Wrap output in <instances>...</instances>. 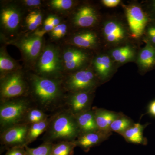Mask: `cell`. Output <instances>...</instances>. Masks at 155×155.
Wrapping results in <instances>:
<instances>
[{"label": "cell", "instance_id": "obj_32", "mask_svg": "<svg viewBox=\"0 0 155 155\" xmlns=\"http://www.w3.org/2000/svg\"><path fill=\"white\" fill-rule=\"evenodd\" d=\"M147 42L155 48V25H150L147 30Z\"/></svg>", "mask_w": 155, "mask_h": 155}, {"label": "cell", "instance_id": "obj_23", "mask_svg": "<svg viewBox=\"0 0 155 155\" xmlns=\"http://www.w3.org/2000/svg\"><path fill=\"white\" fill-rule=\"evenodd\" d=\"M53 114L45 120L29 125L26 139V146H28L35 141L42 134L45 132L51 120Z\"/></svg>", "mask_w": 155, "mask_h": 155}, {"label": "cell", "instance_id": "obj_13", "mask_svg": "<svg viewBox=\"0 0 155 155\" xmlns=\"http://www.w3.org/2000/svg\"><path fill=\"white\" fill-rule=\"evenodd\" d=\"M112 133H106L100 130L81 134L75 140L76 147L85 152H88L91 148L97 146L109 138Z\"/></svg>", "mask_w": 155, "mask_h": 155}, {"label": "cell", "instance_id": "obj_31", "mask_svg": "<svg viewBox=\"0 0 155 155\" xmlns=\"http://www.w3.org/2000/svg\"><path fill=\"white\" fill-rule=\"evenodd\" d=\"M5 155H26L25 147H14L8 150Z\"/></svg>", "mask_w": 155, "mask_h": 155}, {"label": "cell", "instance_id": "obj_5", "mask_svg": "<svg viewBox=\"0 0 155 155\" xmlns=\"http://www.w3.org/2000/svg\"><path fill=\"white\" fill-rule=\"evenodd\" d=\"M62 82L67 93L94 92L101 81L93 69L83 68L64 75Z\"/></svg>", "mask_w": 155, "mask_h": 155}, {"label": "cell", "instance_id": "obj_17", "mask_svg": "<svg viewBox=\"0 0 155 155\" xmlns=\"http://www.w3.org/2000/svg\"><path fill=\"white\" fill-rule=\"evenodd\" d=\"M104 34L107 41L110 43L120 42L125 38V30L119 22L108 21L104 25Z\"/></svg>", "mask_w": 155, "mask_h": 155}, {"label": "cell", "instance_id": "obj_22", "mask_svg": "<svg viewBox=\"0 0 155 155\" xmlns=\"http://www.w3.org/2000/svg\"><path fill=\"white\" fill-rule=\"evenodd\" d=\"M138 63L144 70H148L155 66V48L149 43L147 44L140 53Z\"/></svg>", "mask_w": 155, "mask_h": 155}, {"label": "cell", "instance_id": "obj_6", "mask_svg": "<svg viewBox=\"0 0 155 155\" xmlns=\"http://www.w3.org/2000/svg\"><path fill=\"white\" fill-rule=\"evenodd\" d=\"M28 88L26 72L22 69L1 76L0 101L27 97Z\"/></svg>", "mask_w": 155, "mask_h": 155}, {"label": "cell", "instance_id": "obj_7", "mask_svg": "<svg viewBox=\"0 0 155 155\" xmlns=\"http://www.w3.org/2000/svg\"><path fill=\"white\" fill-rule=\"evenodd\" d=\"M9 43L19 48L25 63L33 66L44 48L43 38L33 33L11 41Z\"/></svg>", "mask_w": 155, "mask_h": 155}, {"label": "cell", "instance_id": "obj_36", "mask_svg": "<svg viewBox=\"0 0 155 155\" xmlns=\"http://www.w3.org/2000/svg\"><path fill=\"white\" fill-rule=\"evenodd\" d=\"M103 5L109 8H114L118 5L120 2V0H103Z\"/></svg>", "mask_w": 155, "mask_h": 155}, {"label": "cell", "instance_id": "obj_38", "mask_svg": "<svg viewBox=\"0 0 155 155\" xmlns=\"http://www.w3.org/2000/svg\"><path fill=\"white\" fill-rule=\"evenodd\" d=\"M148 114L155 118V100L150 103L147 108Z\"/></svg>", "mask_w": 155, "mask_h": 155}, {"label": "cell", "instance_id": "obj_10", "mask_svg": "<svg viewBox=\"0 0 155 155\" xmlns=\"http://www.w3.org/2000/svg\"><path fill=\"white\" fill-rule=\"evenodd\" d=\"M22 11L19 6L8 4L1 8V26L6 33L12 35L19 30L22 19Z\"/></svg>", "mask_w": 155, "mask_h": 155}, {"label": "cell", "instance_id": "obj_25", "mask_svg": "<svg viewBox=\"0 0 155 155\" xmlns=\"http://www.w3.org/2000/svg\"><path fill=\"white\" fill-rule=\"evenodd\" d=\"M134 123L132 119L122 113L112 122L110 127V130L112 133L116 132L121 135Z\"/></svg>", "mask_w": 155, "mask_h": 155}, {"label": "cell", "instance_id": "obj_20", "mask_svg": "<svg viewBox=\"0 0 155 155\" xmlns=\"http://www.w3.org/2000/svg\"><path fill=\"white\" fill-rule=\"evenodd\" d=\"M97 38L91 31H85L76 34L72 37L71 44L83 48H92L96 45Z\"/></svg>", "mask_w": 155, "mask_h": 155}, {"label": "cell", "instance_id": "obj_15", "mask_svg": "<svg viewBox=\"0 0 155 155\" xmlns=\"http://www.w3.org/2000/svg\"><path fill=\"white\" fill-rule=\"evenodd\" d=\"M97 15L94 9L90 6L81 7L72 18V22L75 26L81 28L91 27L97 21Z\"/></svg>", "mask_w": 155, "mask_h": 155}, {"label": "cell", "instance_id": "obj_29", "mask_svg": "<svg viewBox=\"0 0 155 155\" xmlns=\"http://www.w3.org/2000/svg\"><path fill=\"white\" fill-rule=\"evenodd\" d=\"M49 3L50 5L54 10L66 11L72 8L74 2L72 0H52Z\"/></svg>", "mask_w": 155, "mask_h": 155}, {"label": "cell", "instance_id": "obj_35", "mask_svg": "<svg viewBox=\"0 0 155 155\" xmlns=\"http://www.w3.org/2000/svg\"><path fill=\"white\" fill-rule=\"evenodd\" d=\"M25 22H26V26L29 31H35L38 28V25L28 17H26Z\"/></svg>", "mask_w": 155, "mask_h": 155}, {"label": "cell", "instance_id": "obj_18", "mask_svg": "<svg viewBox=\"0 0 155 155\" xmlns=\"http://www.w3.org/2000/svg\"><path fill=\"white\" fill-rule=\"evenodd\" d=\"M94 71L100 81L108 79L112 70V64L109 56L103 55L97 56L93 61Z\"/></svg>", "mask_w": 155, "mask_h": 155}, {"label": "cell", "instance_id": "obj_24", "mask_svg": "<svg viewBox=\"0 0 155 155\" xmlns=\"http://www.w3.org/2000/svg\"><path fill=\"white\" fill-rule=\"evenodd\" d=\"M51 115L47 114L41 109L32 106L28 109L25 114L22 124L31 125L45 120Z\"/></svg>", "mask_w": 155, "mask_h": 155}, {"label": "cell", "instance_id": "obj_28", "mask_svg": "<svg viewBox=\"0 0 155 155\" xmlns=\"http://www.w3.org/2000/svg\"><path fill=\"white\" fill-rule=\"evenodd\" d=\"M54 144L51 143L43 142L40 146L35 148L25 146L26 155H51Z\"/></svg>", "mask_w": 155, "mask_h": 155}, {"label": "cell", "instance_id": "obj_30", "mask_svg": "<svg viewBox=\"0 0 155 155\" xmlns=\"http://www.w3.org/2000/svg\"><path fill=\"white\" fill-rule=\"evenodd\" d=\"M27 17L32 20L34 22H35L38 26L41 25L42 22V14L39 11H32L29 13Z\"/></svg>", "mask_w": 155, "mask_h": 155}, {"label": "cell", "instance_id": "obj_33", "mask_svg": "<svg viewBox=\"0 0 155 155\" xmlns=\"http://www.w3.org/2000/svg\"><path fill=\"white\" fill-rule=\"evenodd\" d=\"M21 2L23 5L30 8L38 7L42 4L41 1L39 0H24Z\"/></svg>", "mask_w": 155, "mask_h": 155}, {"label": "cell", "instance_id": "obj_8", "mask_svg": "<svg viewBox=\"0 0 155 155\" xmlns=\"http://www.w3.org/2000/svg\"><path fill=\"white\" fill-rule=\"evenodd\" d=\"M29 125L19 124L13 125L0 132L1 152L16 147H25Z\"/></svg>", "mask_w": 155, "mask_h": 155}, {"label": "cell", "instance_id": "obj_9", "mask_svg": "<svg viewBox=\"0 0 155 155\" xmlns=\"http://www.w3.org/2000/svg\"><path fill=\"white\" fill-rule=\"evenodd\" d=\"M94 92L67 93L61 109L76 116L92 109Z\"/></svg>", "mask_w": 155, "mask_h": 155}, {"label": "cell", "instance_id": "obj_39", "mask_svg": "<svg viewBox=\"0 0 155 155\" xmlns=\"http://www.w3.org/2000/svg\"><path fill=\"white\" fill-rule=\"evenodd\" d=\"M48 17L52 24L54 27L58 26V25L61 24V20L57 16H54V15H49Z\"/></svg>", "mask_w": 155, "mask_h": 155}, {"label": "cell", "instance_id": "obj_19", "mask_svg": "<svg viewBox=\"0 0 155 155\" xmlns=\"http://www.w3.org/2000/svg\"><path fill=\"white\" fill-rule=\"evenodd\" d=\"M75 117L81 134L98 130L92 109L81 113Z\"/></svg>", "mask_w": 155, "mask_h": 155}, {"label": "cell", "instance_id": "obj_16", "mask_svg": "<svg viewBox=\"0 0 155 155\" xmlns=\"http://www.w3.org/2000/svg\"><path fill=\"white\" fill-rule=\"evenodd\" d=\"M149 124L147 123L141 125L140 123H134L121 135L129 143L146 145L147 144V139L143 135V131Z\"/></svg>", "mask_w": 155, "mask_h": 155}, {"label": "cell", "instance_id": "obj_11", "mask_svg": "<svg viewBox=\"0 0 155 155\" xmlns=\"http://www.w3.org/2000/svg\"><path fill=\"white\" fill-rule=\"evenodd\" d=\"M61 57L64 75L83 68L89 59L87 53L72 47H67L61 51Z\"/></svg>", "mask_w": 155, "mask_h": 155}, {"label": "cell", "instance_id": "obj_27", "mask_svg": "<svg viewBox=\"0 0 155 155\" xmlns=\"http://www.w3.org/2000/svg\"><path fill=\"white\" fill-rule=\"evenodd\" d=\"M76 147L75 141H61L54 143L51 155H73Z\"/></svg>", "mask_w": 155, "mask_h": 155}, {"label": "cell", "instance_id": "obj_37", "mask_svg": "<svg viewBox=\"0 0 155 155\" xmlns=\"http://www.w3.org/2000/svg\"><path fill=\"white\" fill-rule=\"evenodd\" d=\"M54 28V26L52 25L48 17H47L44 22L43 29L47 32H50Z\"/></svg>", "mask_w": 155, "mask_h": 155}, {"label": "cell", "instance_id": "obj_2", "mask_svg": "<svg viewBox=\"0 0 155 155\" xmlns=\"http://www.w3.org/2000/svg\"><path fill=\"white\" fill-rule=\"evenodd\" d=\"M80 134L75 116L66 110L61 109L53 114L41 140L43 142L53 143L74 141Z\"/></svg>", "mask_w": 155, "mask_h": 155}, {"label": "cell", "instance_id": "obj_4", "mask_svg": "<svg viewBox=\"0 0 155 155\" xmlns=\"http://www.w3.org/2000/svg\"><path fill=\"white\" fill-rule=\"evenodd\" d=\"M34 106L28 97L0 101V132L22 124L28 109Z\"/></svg>", "mask_w": 155, "mask_h": 155}, {"label": "cell", "instance_id": "obj_26", "mask_svg": "<svg viewBox=\"0 0 155 155\" xmlns=\"http://www.w3.org/2000/svg\"><path fill=\"white\" fill-rule=\"evenodd\" d=\"M111 55L116 62L124 63L133 59L134 53L133 49L130 46L125 45L113 50Z\"/></svg>", "mask_w": 155, "mask_h": 155}, {"label": "cell", "instance_id": "obj_3", "mask_svg": "<svg viewBox=\"0 0 155 155\" xmlns=\"http://www.w3.org/2000/svg\"><path fill=\"white\" fill-rule=\"evenodd\" d=\"M34 67L33 72L37 75L48 78L62 79L64 74L61 50L54 45H47Z\"/></svg>", "mask_w": 155, "mask_h": 155}, {"label": "cell", "instance_id": "obj_12", "mask_svg": "<svg viewBox=\"0 0 155 155\" xmlns=\"http://www.w3.org/2000/svg\"><path fill=\"white\" fill-rule=\"evenodd\" d=\"M125 12L131 35L134 38H138L144 32L147 17L141 8L136 5L126 7Z\"/></svg>", "mask_w": 155, "mask_h": 155}, {"label": "cell", "instance_id": "obj_1", "mask_svg": "<svg viewBox=\"0 0 155 155\" xmlns=\"http://www.w3.org/2000/svg\"><path fill=\"white\" fill-rule=\"evenodd\" d=\"M28 88L27 97L32 104L49 114L62 109L67 92L62 79L42 77L33 72H26Z\"/></svg>", "mask_w": 155, "mask_h": 155}, {"label": "cell", "instance_id": "obj_14", "mask_svg": "<svg viewBox=\"0 0 155 155\" xmlns=\"http://www.w3.org/2000/svg\"><path fill=\"white\" fill-rule=\"evenodd\" d=\"M92 109L94 113L95 119L98 130L106 133H112L110 130L111 124L122 113L114 112L95 107H93Z\"/></svg>", "mask_w": 155, "mask_h": 155}, {"label": "cell", "instance_id": "obj_34", "mask_svg": "<svg viewBox=\"0 0 155 155\" xmlns=\"http://www.w3.org/2000/svg\"><path fill=\"white\" fill-rule=\"evenodd\" d=\"M67 30H68V26L67 24L65 23H62V27H61V30L59 31L58 34L55 38L54 39H60L64 37L66 34L67 33Z\"/></svg>", "mask_w": 155, "mask_h": 155}, {"label": "cell", "instance_id": "obj_21", "mask_svg": "<svg viewBox=\"0 0 155 155\" xmlns=\"http://www.w3.org/2000/svg\"><path fill=\"white\" fill-rule=\"evenodd\" d=\"M22 69L21 66L9 55L5 48L0 51V72L1 76Z\"/></svg>", "mask_w": 155, "mask_h": 155}, {"label": "cell", "instance_id": "obj_40", "mask_svg": "<svg viewBox=\"0 0 155 155\" xmlns=\"http://www.w3.org/2000/svg\"><path fill=\"white\" fill-rule=\"evenodd\" d=\"M153 9L154 11L155 12V1L153 2Z\"/></svg>", "mask_w": 155, "mask_h": 155}]
</instances>
